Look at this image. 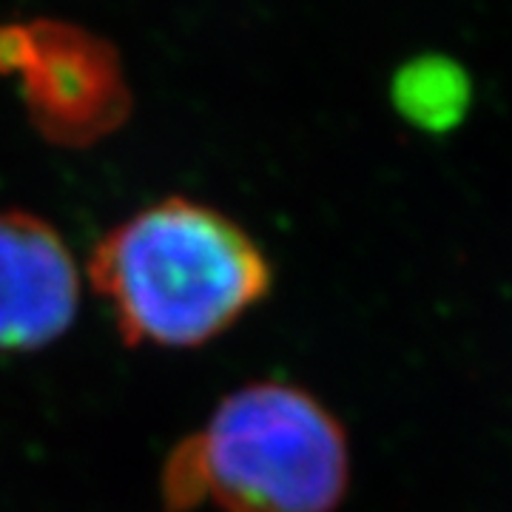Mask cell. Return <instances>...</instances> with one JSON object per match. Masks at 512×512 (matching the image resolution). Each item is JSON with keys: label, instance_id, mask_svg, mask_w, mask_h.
Listing matches in <instances>:
<instances>
[{"label": "cell", "instance_id": "cell-1", "mask_svg": "<svg viewBox=\"0 0 512 512\" xmlns=\"http://www.w3.org/2000/svg\"><path fill=\"white\" fill-rule=\"evenodd\" d=\"M128 345L197 348L271 291V262L237 222L171 197L111 228L89 259Z\"/></svg>", "mask_w": 512, "mask_h": 512}, {"label": "cell", "instance_id": "cell-2", "mask_svg": "<svg viewBox=\"0 0 512 512\" xmlns=\"http://www.w3.org/2000/svg\"><path fill=\"white\" fill-rule=\"evenodd\" d=\"M345 427L308 390L245 384L225 396L163 470L168 512H336L348 493Z\"/></svg>", "mask_w": 512, "mask_h": 512}, {"label": "cell", "instance_id": "cell-3", "mask_svg": "<svg viewBox=\"0 0 512 512\" xmlns=\"http://www.w3.org/2000/svg\"><path fill=\"white\" fill-rule=\"evenodd\" d=\"M0 74L18 77L32 123L60 146H89L131 109L117 49L63 20L0 23Z\"/></svg>", "mask_w": 512, "mask_h": 512}, {"label": "cell", "instance_id": "cell-4", "mask_svg": "<svg viewBox=\"0 0 512 512\" xmlns=\"http://www.w3.org/2000/svg\"><path fill=\"white\" fill-rule=\"evenodd\" d=\"M80 271L63 237L26 211H0V353H29L72 328Z\"/></svg>", "mask_w": 512, "mask_h": 512}, {"label": "cell", "instance_id": "cell-5", "mask_svg": "<svg viewBox=\"0 0 512 512\" xmlns=\"http://www.w3.org/2000/svg\"><path fill=\"white\" fill-rule=\"evenodd\" d=\"M393 100L404 120L427 131H444L456 126L470 106V80L447 57H416L396 72Z\"/></svg>", "mask_w": 512, "mask_h": 512}]
</instances>
